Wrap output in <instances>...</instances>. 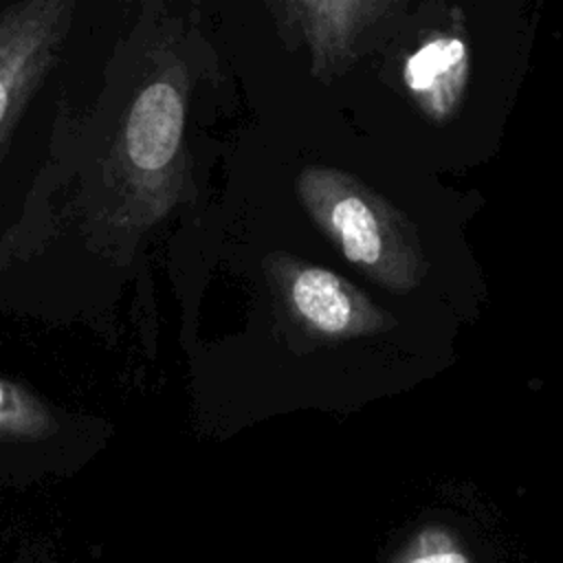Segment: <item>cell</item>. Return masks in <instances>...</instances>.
<instances>
[{"instance_id": "1", "label": "cell", "mask_w": 563, "mask_h": 563, "mask_svg": "<svg viewBox=\"0 0 563 563\" xmlns=\"http://www.w3.org/2000/svg\"><path fill=\"white\" fill-rule=\"evenodd\" d=\"M297 196L345 260L374 282L396 292L422 282L427 260L411 222L358 178L312 165L301 169Z\"/></svg>"}, {"instance_id": "2", "label": "cell", "mask_w": 563, "mask_h": 563, "mask_svg": "<svg viewBox=\"0 0 563 563\" xmlns=\"http://www.w3.org/2000/svg\"><path fill=\"white\" fill-rule=\"evenodd\" d=\"M264 268L290 317L312 336L354 339L383 332L394 323L391 314L328 268L290 255H273Z\"/></svg>"}, {"instance_id": "3", "label": "cell", "mask_w": 563, "mask_h": 563, "mask_svg": "<svg viewBox=\"0 0 563 563\" xmlns=\"http://www.w3.org/2000/svg\"><path fill=\"white\" fill-rule=\"evenodd\" d=\"M73 9L68 0H26L0 13V143L48 70Z\"/></svg>"}, {"instance_id": "4", "label": "cell", "mask_w": 563, "mask_h": 563, "mask_svg": "<svg viewBox=\"0 0 563 563\" xmlns=\"http://www.w3.org/2000/svg\"><path fill=\"white\" fill-rule=\"evenodd\" d=\"M185 130V97L172 75L147 81L128 108L121 134L125 167L139 183L163 178L176 163Z\"/></svg>"}, {"instance_id": "5", "label": "cell", "mask_w": 563, "mask_h": 563, "mask_svg": "<svg viewBox=\"0 0 563 563\" xmlns=\"http://www.w3.org/2000/svg\"><path fill=\"white\" fill-rule=\"evenodd\" d=\"M279 9L286 13V20L303 33L308 40L314 68L336 66L352 48L358 31L367 26L376 13L385 11L383 2H284Z\"/></svg>"}, {"instance_id": "6", "label": "cell", "mask_w": 563, "mask_h": 563, "mask_svg": "<svg viewBox=\"0 0 563 563\" xmlns=\"http://www.w3.org/2000/svg\"><path fill=\"white\" fill-rule=\"evenodd\" d=\"M468 75L466 46L457 37H433L405 64V81L424 112L444 119L464 92Z\"/></svg>"}, {"instance_id": "7", "label": "cell", "mask_w": 563, "mask_h": 563, "mask_svg": "<svg viewBox=\"0 0 563 563\" xmlns=\"http://www.w3.org/2000/svg\"><path fill=\"white\" fill-rule=\"evenodd\" d=\"M55 429L53 409L37 394L0 378V440H40Z\"/></svg>"}, {"instance_id": "8", "label": "cell", "mask_w": 563, "mask_h": 563, "mask_svg": "<svg viewBox=\"0 0 563 563\" xmlns=\"http://www.w3.org/2000/svg\"><path fill=\"white\" fill-rule=\"evenodd\" d=\"M391 563H473V559L451 528L429 523L396 552Z\"/></svg>"}]
</instances>
